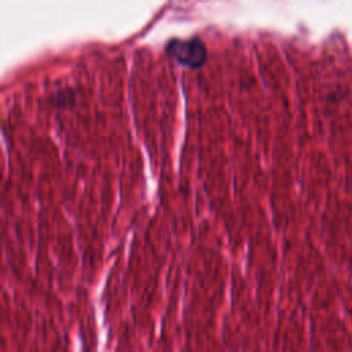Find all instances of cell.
Returning <instances> with one entry per match:
<instances>
[{
  "label": "cell",
  "instance_id": "6da1fadb",
  "mask_svg": "<svg viewBox=\"0 0 352 352\" xmlns=\"http://www.w3.org/2000/svg\"><path fill=\"white\" fill-rule=\"evenodd\" d=\"M165 51L179 63L190 67H199L208 59L206 45L198 36L187 38L173 37L166 41Z\"/></svg>",
  "mask_w": 352,
  "mask_h": 352
}]
</instances>
